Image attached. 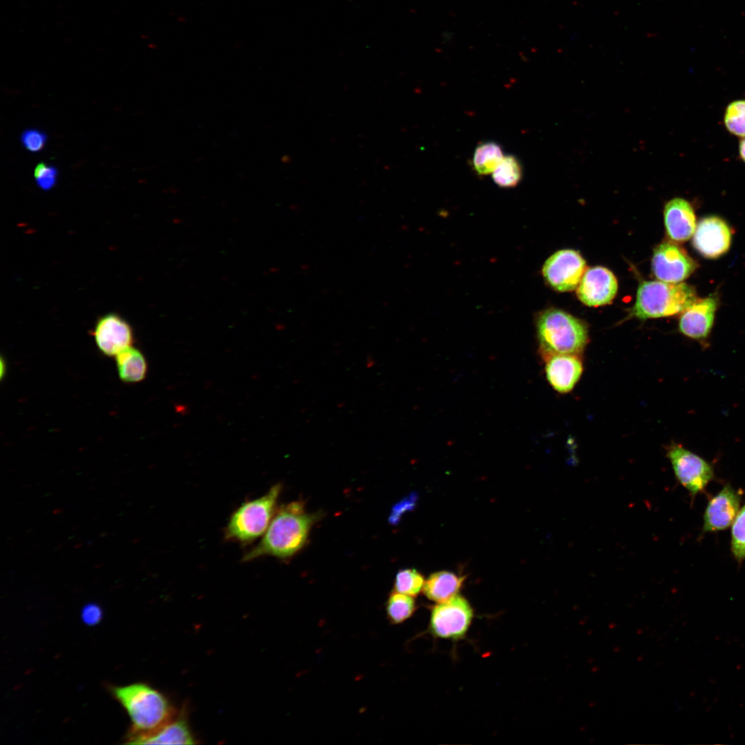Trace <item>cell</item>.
Returning <instances> with one entry per match:
<instances>
[{
    "label": "cell",
    "mask_w": 745,
    "mask_h": 745,
    "mask_svg": "<svg viewBox=\"0 0 745 745\" xmlns=\"http://www.w3.org/2000/svg\"><path fill=\"white\" fill-rule=\"evenodd\" d=\"M319 513L306 512L304 504L295 501L277 508L260 542L249 550L242 561L250 562L264 556L286 559L306 544Z\"/></svg>",
    "instance_id": "1"
},
{
    "label": "cell",
    "mask_w": 745,
    "mask_h": 745,
    "mask_svg": "<svg viewBox=\"0 0 745 745\" xmlns=\"http://www.w3.org/2000/svg\"><path fill=\"white\" fill-rule=\"evenodd\" d=\"M535 326L543 357L555 354L579 355L588 342V328L585 322L557 308H548L539 312Z\"/></svg>",
    "instance_id": "2"
},
{
    "label": "cell",
    "mask_w": 745,
    "mask_h": 745,
    "mask_svg": "<svg viewBox=\"0 0 745 745\" xmlns=\"http://www.w3.org/2000/svg\"><path fill=\"white\" fill-rule=\"evenodd\" d=\"M112 693L132 721L128 735L153 731L172 719L168 700L148 685L137 683L115 687Z\"/></svg>",
    "instance_id": "3"
},
{
    "label": "cell",
    "mask_w": 745,
    "mask_h": 745,
    "mask_svg": "<svg viewBox=\"0 0 745 745\" xmlns=\"http://www.w3.org/2000/svg\"><path fill=\"white\" fill-rule=\"evenodd\" d=\"M697 299L695 288L685 283L644 281L638 288L632 315L642 319L669 317L684 312Z\"/></svg>",
    "instance_id": "4"
},
{
    "label": "cell",
    "mask_w": 745,
    "mask_h": 745,
    "mask_svg": "<svg viewBox=\"0 0 745 745\" xmlns=\"http://www.w3.org/2000/svg\"><path fill=\"white\" fill-rule=\"evenodd\" d=\"M281 488V484H277L264 495L242 503L227 522L225 539L248 545L262 536L277 510Z\"/></svg>",
    "instance_id": "5"
},
{
    "label": "cell",
    "mask_w": 745,
    "mask_h": 745,
    "mask_svg": "<svg viewBox=\"0 0 745 745\" xmlns=\"http://www.w3.org/2000/svg\"><path fill=\"white\" fill-rule=\"evenodd\" d=\"M473 618V610L468 602L456 595L433 608L430 630L437 637L458 639L466 635Z\"/></svg>",
    "instance_id": "6"
},
{
    "label": "cell",
    "mask_w": 745,
    "mask_h": 745,
    "mask_svg": "<svg viewBox=\"0 0 745 745\" xmlns=\"http://www.w3.org/2000/svg\"><path fill=\"white\" fill-rule=\"evenodd\" d=\"M668 457L677 480L692 495L703 491L713 478L711 464L680 445L671 446Z\"/></svg>",
    "instance_id": "7"
},
{
    "label": "cell",
    "mask_w": 745,
    "mask_h": 745,
    "mask_svg": "<svg viewBox=\"0 0 745 745\" xmlns=\"http://www.w3.org/2000/svg\"><path fill=\"white\" fill-rule=\"evenodd\" d=\"M586 268V262L578 252L560 250L546 259L542 275L555 290L568 292L577 288Z\"/></svg>",
    "instance_id": "8"
},
{
    "label": "cell",
    "mask_w": 745,
    "mask_h": 745,
    "mask_svg": "<svg viewBox=\"0 0 745 745\" xmlns=\"http://www.w3.org/2000/svg\"><path fill=\"white\" fill-rule=\"evenodd\" d=\"M651 266L653 272L659 280L679 283L687 279L698 265L683 248L668 241L656 247Z\"/></svg>",
    "instance_id": "9"
},
{
    "label": "cell",
    "mask_w": 745,
    "mask_h": 745,
    "mask_svg": "<svg viewBox=\"0 0 745 745\" xmlns=\"http://www.w3.org/2000/svg\"><path fill=\"white\" fill-rule=\"evenodd\" d=\"M92 335L99 352L107 357H115L134 341L130 325L116 313L100 317Z\"/></svg>",
    "instance_id": "10"
},
{
    "label": "cell",
    "mask_w": 745,
    "mask_h": 745,
    "mask_svg": "<svg viewBox=\"0 0 745 745\" xmlns=\"http://www.w3.org/2000/svg\"><path fill=\"white\" fill-rule=\"evenodd\" d=\"M617 288V281L613 273L606 268L595 266L585 271L576 290L577 295L583 304L596 307L610 303Z\"/></svg>",
    "instance_id": "11"
},
{
    "label": "cell",
    "mask_w": 745,
    "mask_h": 745,
    "mask_svg": "<svg viewBox=\"0 0 745 745\" xmlns=\"http://www.w3.org/2000/svg\"><path fill=\"white\" fill-rule=\"evenodd\" d=\"M731 232L727 223L715 216L702 219L696 226L693 244L704 257L716 259L726 253L731 245Z\"/></svg>",
    "instance_id": "12"
},
{
    "label": "cell",
    "mask_w": 745,
    "mask_h": 745,
    "mask_svg": "<svg viewBox=\"0 0 745 745\" xmlns=\"http://www.w3.org/2000/svg\"><path fill=\"white\" fill-rule=\"evenodd\" d=\"M739 493L731 485L724 486L708 502L704 514L703 531L724 530L732 525L741 504Z\"/></svg>",
    "instance_id": "13"
},
{
    "label": "cell",
    "mask_w": 745,
    "mask_h": 745,
    "mask_svg": "<svg viewBox=\"0 0 745 745\" xmlns=\"http://www.w3.org/2000/svg\"><path fill=\"white\" fill-rule=\"evenodd\" d=\"M543 358L546 379L550 386L560 393L571 391L583 371L579 355L555 354Z\"/></svg>",
    "instance_id": "14"
},
{
    "label": "cell",
    "mask_w": 745,
    "mask_h": 745,
    "mask_svg": "<svg viewBox=\"0 0 745 745\" xmlns=\"http://www.w3.org/2000/svg\"><path fill=\"white\" fill-rule=\"evenodd\" d=\"M717 301L715 297L697 299L687 308L679 318V330L695 339L708 337L713 325Z\"/></svg>",
    "instance_id": "15"
},
{
    "label": "cell",
    "mask_w": 745,
    "mask_h": 745,
    "mask_svg": "<svg viewBox=\"0 0 745 745\" xmlns=\"http://www.w3.org/2000/svg\"><path fill=\"white\" fill-rule=\"evenodd\" d=\"M664 223L668 237L675 241L688 240L694 235L696 218L691 204L682 198H674L665 206Z\"/></svg>",
    "instance_id": "16"
},
{
    "label": "cell",
    "mask_w": 745,
    "mask_h": 745,
    "mask_svg": "<svg viewBox=\"0 0 745 745\" xmlns=\"http://www.w3.org/2000/svg\"><path fill=\"white\" fill-rule=\"evenodd\" d=\"M127 743L134 744H192L193 737L186 720L172 719L159 728L143 734L127 736Z\"/></svg>",
    "instance_id": "17"
},
{
    "label": "cell",
    "mask_w": 745,
    "mask_h": 745,
    "mask_svg": "<svg viewBox=\"0 0 745 745\" xmlns=\"http://www.w3.org/2000/svg\"><path fill=\"white\" fill-rule=\"evenodd\" d=\"M464 580V577L451 572H437L430 575L426 580L423 591L430 600L437 603L443 602L457 595Z\"/></svg>",
    "instance_id": "18"
},
{
    "label": "cell",
    "mask_w": 745,
    "mask_h": 745,
    "mask_svg": "<svg viewBox=\"0 0 745 745\" xmlns=\"http://www.w3.org/2000/svg\"><path fill=\"white\" fill-rule=\"evenodd\" d=\"M116 368L120 379L125 383L143 380L148 371V364L143 353L137 348L128 347L115 356Z\"/></svg>",
    "instance_id": "19"
},
{
    "label": "cell",
    "mask_w": 745,
    "mask_h": 745,
    "mask_svg": "<svg viewBox=\"0 0 745 745\" xmlns=\"http://www.w3.org/2000/svg\"><path fill=\"white\" fill-rule=\"evenodd\" d=\"M504 157L501 146L495 142L487 141L479 144L473 156V167L479 175L493 173Z\"/></svg>",
    "instance_id": "20"
},
{
    "label": "cell",
    "mask_w": 745,
    "mask_h": 745,
    "mask_svg": "<svg viewBox=\"0 0 745 745\" xmlns=\"http://www.w3.org/2000/svg\"><path fill=\"white\" fill-rule=\"evenodd\" d=\"M416 608L415 601L412 596L393 591L386 602V615L391 624H399L409 619Z\"/></svg>",
    "instance_id": "21"
},
{
    "label": "cell",
    "mask_w": 745,
    "mask_h": 745,
    "mask_svg": "<svg viewBox=\"0 0 745 745\" xmlns=\"http://www.w3.org/2000/svg\"><path fill=\"white\" fill-rule=\"evenodd\" d=\"M495 183L501 188L516 186L522 177V168L514 155L504 156L492 173Z\"/></svg>",
    "instance_id": "22"
},
{
    "label": "cell",
    "mask_w": 745,
    "mask_h": 745,
    "mask_svg": "<svg viewBox=\"0 0 745 745\" xmlns=\"http://www.w3.org/2000/svg\"><path fill=\"white\" fill-rule=\"evenodd\" d=\"M724 122L730 133L739 137H745V99L733 101L727 106Z\"/></svg>",
    "instance_id": "23"
},
{
    "label": "cell",
    "mask_w": 745,
    "mask_h": 745,
    "mask_svg": "<svg viewBox=\"0 0 745 745\" xmlns=\"http://www.w3.org/2000/svg\"><path fill=\"white\" fill-rule=\"evenodd\" d=\"M424 578L417 570L407 568L399 570L395 577L394 590L412 597L423 590Z\"/></svg>",
    "instance_id": "24"
},
{
    "label": "cell",
    "mask_w": 745,
    "mask_h": 745,
    "mask_svg": "<svg viewBox=\"0 0 745 745\" xmlns=\"http://www.w3.org/2000/svg\"><path fill=\"white\" fill-rule=\"evenodd\" d=\"M731 548L735 560L741 563L745 559V504L732 524Z\"/></svg>",
    "instance_id": "25"
},
{
    "label": "cell",
    "mask_w": 745,
    "mask_h": 745,
    "mask_svg": "<svg viewBox=\"0 0 745 745\" xmlns=\"http://www.w3.org/2000/svg\"><path fill=\"white\" fill-rule=\"evenodd\" d=\"M34 177L37 186L47 191L54 188L57 181L58 170L52 165L41 162L34 170Z\"/></svg>",
    "instance_id": "26"
},
{
    "label": "cell",
    "mask_w": 745,
    "mask_h": 745,
    "mask_svg": "<svg viewBox=\"0 0 745 745\" xmlns=\"http://www.w3.org/2000/svg\"><path fill=\"white\" fill-rule=\"evenodd\" d=\"M20 139L26 150L32 152H38L45 147L48 137L40 130L30 128L21 133Z\"/></svg>",
    "instance_id": "27"
},
{
    "label": "cell",
    "mask_w": 745,
    "mask_h": 745,
    "mask_svg": "<svg viewBox=\"0 0 745 745\" xmlns=\"http://www.w3.org/2000/svg\"><path fill=\"white\" fill-rule=\"evenodd\" d=\"M417 498L418 496L417 494L415 493H412L408 497L397 503L392 508L389 517L390 522L393 524H397L404 513L410 511L415 508Z\"/></svg>",
    "instance_id": "28"
},
{
    "label": "cell",
    "mask_w": 745,
    "mask_h": 745,
    "mask_svg": "<svg viewBox=\"0 0 745 745\" xmlns=\"http://www.w3.org/2000/svg\"><path fill=\"white\" fill-rule=\"evenodd\" d=\"M101 609L95 604H88L82 610L81 617L83 620L88 625L97 624L101 619Z\"/></svg>",
    "instance_id": "29"
},
{
    "label": "cell",
    "mask_w": 745,
    "mask_h": 745,
    "mask_svg": "<svg viewBox=\"0 0 745 745\" xmlns=\"http://www.w3.org/2000/svg\"><path fill=\"white\" fill-rule=\"evenodd\" d=\"M739 153L740 159L745 163V137L739 141Z\"/></svg>",
    "instance_id": "30"
}]
</instances>
